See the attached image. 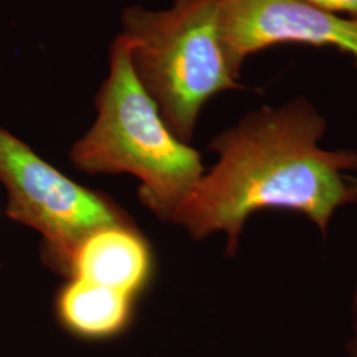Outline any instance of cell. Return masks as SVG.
Returning a JSON list of instances; mask_svg holds the SVG:
<instances>
[{
	"mask_svg": "<svg viewBox=\"0 0 357 357\" xmlns=\"http://www.w3.org/2000/svg\"><path fill=\"white\" fill-rule=\"evenodd\" d=\"M327 121L306 97L264 106L221 131L209 150L217 162L193 187L172 222L195 240L222 231L236 255L248 218L261 211L299 213L323 236L337 209L357 202L347 171L355 150H326Z\"/></svg>",
	"mask_w": 357,
	"mask_h": 357,
	"instance_id": "1",
	"label": "cell"
},
{
	"mask_svg": "<svg viewBox=\"0 0 357 357\" xmlns=\"http://www.w3.org/2000/svg\"><path fill=\"white\" fill-rule=\"evenodd\" d=\"M96 112L91 128L70 149L72 165L89 175H134L141 181L142 204L159 220L172 222L204 175L202 155L168 128L135 76L130 43L119 33L112 43Z\"/></svg>",
	"mask_w": 357,
	"mask_h": 357,
	"instance_id": "2",
	"label": "cell"
},
{
	"mask_svg": "<svg viewBox=\"0 0 357 357\" xmlns=\"http://www.w3.org/2000/svg\"><path fill=\"white\" fill-rule=\"evenodd\" d=\"M121 36L130 63L168 128L191 143L202 110L217 94L243 89L220 35V1L172 3L166 10L128 6Z\"/></svg>",
	"mask_w": 357,
	"mask_h": 357,
	"instance_id": "3",
	"label": "cell"
},
{
	"mask_svg": "<svg viewBox=\"0 0 357 357\" xmlns=\"http://www.w3.org/2000/svg\"><path fill=\"white\" fill-rule=\"evenodd\" d=\"M0 184L7 193L3 213L41 234L44 265L64 277L70 278L77 250L93 233L135 225L113 199L66 178L4 128H0Z\"/></svg>",
	"mask_w": 357,
	"mask_h": 357,
	"instance_id": "4",
	"label": "cell"
},
{
	"mask_svg": "<svg viewBox=\"0 0 357 357\" xmlns=\"http://www.w3.org/2000/svg\"><path fill=\"white\" fill-rule=\"evenodd\" d=\"M218 1L222 47L237 76L250 56L281 44L332 48L348 54L357 66L356 17L305 0Z\"/></svg>",
	"mask_w": 357,
	"mask_h": 357,
	"instance_id": "5",
	"label": "cell"
},
{
	"mask_svg": "<svg viewBox=\"0 0 357 357\" xmlns=\"http://www.w3.org/2000/svg\"><path fill=\"white\" fill-rule=\"evenodd\" d=\"M151 271V253L141 231L132 227L97 230L78 248L70 278H79L135 296Z\"/></svg>",
	"mask_w": 357,
	"mask_h": 357,
	"instance_id": "6",
	"label": "cell"
},
{
	"mask_svg": "<svg viewBox=\"0 0 357 357\" xmlns=\"http://www.w3.org/2000/svg\"><path fill=\"white\" fill-rule=\"evenodd\" d=\"M132 301V296L114 289L70 278L56 299V312L70 333L100 340L113 337L128 327Z\"/></svg>",
	"mask_w": 357,
	"mask_h": 357,
	"instance_id": "7",
	"label": "cell"
},
{
	"mask_svg": "<svg viewBox=\"0 0 357 357\" xmlns=\"http://www.w3.org/2000/svg\"><path fill=\"white\" fill-rule=\"evenodd\" d=\"M320 8L357 19V0H305Z\"/></svg>",
	"mask_w": 357,
	"mask_h": 357,
	"instance_id": "8",
	"label": "cell"
},
{
	"mask_svg": "<svg viewBox=\"0 0 357 357\" xmlns=\"http://www.w3.org/2000/svg\"><path fill=\"white\" fill-rule=\"evenodd\" d=\"M348 180H349V183L352 184V187H354L357 192V178H354V176H348Z\"/></svg>",
	"mask_w": 357,
	"mask_h": 357,
	"instance_id": "9",
	"label": "cell"
},
{
	"mask_svg": "<svg viewBox=\"0 0 357 357\" xmlns=\"http://www.w3.org/2000/svg\"><path fill=\"white\" fill-rule=\"evenodd\" d=\"M185 1H191V0H174V3H185Z\"/></svg>",
	"mask_w": 357,
	"mask_h": 357,
	"instance_id": "10",
	"label": "cell"
},
{
	"mask_svg": "<svg viewBox=\"0 0 357 357\" xmlns=\"http://www.w3.org/2000/svg\"><path fill=\"white\" fill-rule=\"evenodd\" d=\"M1 213H3V206H1V203H0V216H1Z\"/></svg>",
	"mask_w": 357,
	"mask_h": 357,
	"instance_id": "11",
	"label": "cell"
},
{
	"mask_svg": "<svg viewBox=\"0 0 357 357\" xmlns=\"http://www.w3.org/2000/svg\"><path fill=\"white\" fill-rule=\"evenodd\" d=\"M0 270H1V264H0Z\"/></svg>",
	"mask_w": 357,
	"mask_h": 357,
	"instance_id": "12",
	"label": "cell"
}]
</instances>
